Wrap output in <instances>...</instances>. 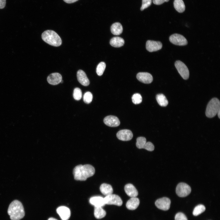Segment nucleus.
Listing matches in <instances>:
<instances>
[{"mask_svg":"<svg viewBox=\"0 0 220 220\" xmlns=\"http://www.w3.org/2000/svg\"><path fill=\"white\" fill-rule=\"evenodd\" d=\"M95 172L94 168L90 164L77 165L73 170L74 179L79 181L86 180L87 178L93 176Z\"/></svg>","mask_w":220,"mask_h":220,"instance_id":"1","label":"nucleus"},{"mask_svg":"<svg viewBox=\"0 0 220 220\" xmlns=\"http://www.w3.org/2000/svg\"><path fill=\"white\" fill-rule=\"evenodd\" d=\"M8 213L11 220H20L24 216L25 212L23 205L18 200L13 201L8 209Z\"/></svg>","mask_w":220,"mask_h":220,"instance_id":"2","label":"nucleus"},{"mask_svg":"<svg viewBox=\"0 0 220 220\" xmlns=\"http://www.w3.org/2000/svg\"><path fill=\"white\" fill-rule=\"evenodd\" d=\"M42 38L45 42L53 46H58L62 44L60 37L53 30H47L43 32L42 34Z\"/></svg>","mask_w":220,"mask_h":220,"instance_id":"3","label":"nucleus"},{"mask_svg":"<svg viewBox=\"0 0 220 220\" xmlns=\"http://www.w3.org/2000/svg\"><path fill=\"white\" fill-rule=\"evenodd\" d=\"M220 110V102L216 98H212L208 102L205 112L206 116L212 118L215 116Z\"/></svg>","mask_w":220,"mask_h":220,"instance_id":"4","label":"nucleus"},{"mask_svg":"<svg viewBox=\"0 0 220 220\" xmlns=\"http://www.w3.org/2000/svg\"><path fill=\"white\" fill-rule=\"evenodd\" d=\"M174 65L181 77L184 79H187L189 77V71L185 64L182 61L178 60L176 61Z\"/></svg>","mask_w":220,"mask_h":220,"instance_id":"5","label":"nucleus"},{"mask_svg":"<svg viewBox=\"0 0 220 220\" xmlns=\"http://www.w3.org/2000/svg\"><path fill=\"white\" fill-rule=\"evenodd\" d=\"M190 186L186 183L181 182L177 185L176 192L178 196L180 197H185L188 195L191 192Z\"/></svg>","mask_w":220,"mask_h":220,"instance_id":"6","label":"nucleus"},{"mask_svg":"<svg viewBox=\"0 0 220 220\" xmlns=\"http://www.w3.org/2000/svg\"><path fill=\"white\" fill-rule=\"evenodd\" d=\"M169 40L172 44L178 46H183L186 45L188 41L182 35L178 34H174L169 37Z\"/></svg>","mask_w":220,"mask_h":220,"instance_id":"7","label":"nucleus"},{"mask_svg":"<svg viewBox=\"0 0 220 220\" xmlns=\"http://www.w3.org/2000/svg\"><path fill=\"white\" fill-rule=\"evenodd\" d=\"M104 199L105 204L121 206L123 204L120 197L116 194H112L106 196Z\"/></svg>","mask_w":220,"mask_h":220,"instance_id":"8","label":"nucleus"},{"mask_svg":"<svg viewBox=\"0 0 220 220\" xmlns=\"http://www.w3.org/2000/svg\"><path fill=\"white\" fill-rule=\"evenodd\" d=\"M170 200L169 198L163 197L157 200L155 202V204L158 208L167 211L170 208Z\"/></svg>","mask_w":220,"mask_h":220,"instance_id":"9","label":"nucleus"},{"mask_svg":"<svg viewBox=\"0 0 220 220\" xmlns=\"http://www.w3.org/2000/svg\"><path fill=\"white\" fill-rule=\"evenodd\" d=\"M162 47V43L160 41L148 40L146 42V49L150 52L158 51L160 50Z\"/></svg>","mask_w":220,"mask_h":220,"instance_id":"10","label":"nucleus"},{"mask_svg":"<svg viewBox=\"0 0 220 220\" xmlns=\"http://www.w3.org/2000/svg\"><path fill=\"white\" fill-rule=\"evenodd\" d=\"M118 138L123 141L131 140L133 137L132 132L130 130L123 129L119 131L116 134Z\"/></svg>","mask_w":220,"mask_h":220,"instance_id":"11","label":"nucleus"},{"mask_svg":"<svg viewBox=\"0 0 220 220\" xmlns=\"http://www.w3.org/2000/svg\"><path fill=\"white\" fill-rule=\"evenodd\" d=\"M104 122L106 125L112 127L119 126L120 122L119 119L113 116H108L105 117L104 119Z\"/></svg>","mask_w":220,"mask_h":220,"instance_id":"12","label":"nucleus"},{"mask_svg":"<svg viewBox=\"0 0 220 220\" xmlns=\"http://www.w3.org/2000/svg\"><path fill=\"white\" fill-rule=\"evenodd\" d=\"M57 212L62 220H68L71 215V211L68 207L61 206L58 207Z\"/></svg>","mask_w":220,"mask_h":220,"instance_id":"13","label":"nucleus"},{"mask_svg":"<svg viewBox=\"0 0 220 220\" xmlns=\"http://www.w3.org/2000/svg\"><path fill=\"white\" fill-rule=\"evenodd\" d=\"M136 77L139 81L145 84L150 83L153 81L152 76L148 72H139L137 74Z\"/></svg>","mask_w":220,"mask_h":220,"instance_id":"14","label":"nucleus"},{"mask_svg":"<svg viewBox=\"0 0 220 220\" xmlns=\"http://www.w3.org/2000/svg\"><path fill=\"white\" fill-rule=\"evenodd\" d=\"M62 80V76L58 73H51L47 78L48 82L52 85L58 84L61 82Z\"/></svg>","mask_w":220,"mask_h":220,"instance_id":"15","label":"nucleus"},{"mask_svg":"<svg viewBox=\"0 0 220 220\" xmlns=\"http://www.w3.org/2000/svg\"><path fill=\"white\" fill-rule=\"evenodd\" d=\"M77 76L78 80L81 84L85 86L89 85V80L84 71L79 70L77 72Z\"/></svg>","mask_w":220,"mask_h":220,"instance_id":"16","label":"nucleus"},{"mask_svg":"<svg viewBox=\"0 0 220 220\" xmlns=\"http://www.w3.org/2000/svg\"><path fill=\"white\" fill-rule=\"evenodd\" d=\"M124 190L127 195L131 197H136L138 195L137 189L131 184H126L124 187Z\"/></svg>","mask_w":220,"mask_h":220,"instance_id":"17","label":"nucleus"},{"mask_svg":"<svg viewBox=\"0 0 220 220\" xmlns=\"http://www.w3.org/2000/svg\"><path fill=\"white\" fill-rule=\"evenodd\" d=\"M90 203L94 207H102L105 204L104 198L100 196H95L91 197Z\"/></svg>","mask_w":220,"mask_h":220,"instance_id":"18","label":"nucleus"},{"mask_svg":"<svg viewBox=\"0 0 220 220\" xmlns=\"http://www.w3.org/2000/svg\"><path fill=\"white\" fill-rule=\"evenodd\" d=\"M140 201L138 198L136 197H131L127 202L126 206L130 210L136 209L138 206Z\"/></svg>","mask_w":220,"mask_h":220,"instance_id":"19","label":"nucleus"},{"mask_svg":"<svg viewBox=\"0 0 220 220\" xmlns=\"http://www.w3.org/2000/svg\"><path fill=\"white\" fill-rule=\"evenodd\" d=\"M100 189L102 193L105 196L112 194L113 192L111 185L106 183L102 184L100 186Z\"/></svg>","mask_w":220,"mask_h":220,"instance_id":"20","label":"nucleus"},{"mask_svg":"<svg viewBox=\"0 0 220 220\" xmlns=\"http://www.w3.org/2000/svg\"><path fill=\"white\" fill-rule=\"evenodd\" d=\"M110 43L112 46L114 47H119L124 45V41L122 38L119 37H115L111 39Z\"/></svg>","mask_w":220,"mask_h":220,"instance_id":"21","label":"nucleus"},{"mask_svg":"<svg viewBox=\"0 0 220 220\" xmlns=\"http://www.w3.org/2000/svg\"><path fill=\"white\" fill-rule=\"evenodd\" d=\"M111 31L112 33L114 35H119L123 32L122 26L119 22L115 23L112 25L111 27Z\"/></svg>","mask_w":220,"mask_h":220,"instance_id":"22","label":"nucleus"},{"mask_svg":"<svg viewBox=\"0 0 220 220\" xmlns=\"http://www.w3.org/2000/svg\"><path fill=\"white\" fill-rule=\"evenodd\" d=\"M174 5L175 9L179 13H182L185 10V6L182 0H174Z\"/></svg>","mask_w":220,"mask_h":220,"instance_id":"23","label":"nucleus"},{"mask_svg":"<svg viewBox=\"0 0 220 220\" xmlns=\"http://www.w3.org/2000/svg\"><path fill=\"white\" fill-rule=\"evenodd\" d=\"M156 99L158 104L161 106H166L168 103L165 96L163 94H158L156 95Z\"/></svg>","mask_w":220,"mask_h":220,"instance_id":"24","label":"nucleus"},{"mask_svg":"<svg viewBox=\"0 0 220 220\" xmlns=\"http://www.w3.org/2000/svg\"><path fill=\"white\" fill-rule=\"evenodd\" d=\"M106 215V211L102 207H94V215L96 218H102L105 217Z\"/></svg>","mask_w":220,"mask_h":220,"instance_id":"25","label":"nucleus"},{"mask_svg":"<svg viewBox=\"0 0 220 220\" xmlns=\"http://www.w3.org/2000/svg\"><path fill=\"white\" fill-rule=\"evenodd\" d=\"M205 209V207L204 205H198L194 208L193 211V214L195 216L198 215L204 211Z\"/></svg>","mask_w":220,"mask_h":220,"instance_id":"26","label":"nucleus"},{"mask_svg":"<svg viewBox=\"0 0 220 220\" xmlns=\"http://www.w3.org/2000/svg\"><path fill=\"white\" fill-rule=\"evenodd\" d=\"M146 142L145 138L142 137H139L137 139L136 146L139 149L144 148Z\"/></svg>","mask_w":220,"mask_h":220,"instance_id":"27","label":"nucleus"},{"mask_svg":"<svg viewBox=\"0 0 220 220\" xmlns=\"http://www.w3.org/2000/svg\"><path fill=\"white\" fill-rule=\"evenodd\" d=\"M106 64L104 62H101L97 65L96 68V72L99 76L101 75L105 69Z\"/></svg>","mask_w":220,"mask_h":220,"instance_id":"28","label":"nucleus"},{"mask_svg":"<svg viewBox=\"0 0 220 220\" xmlns=\"http://www.w3.org/2000/svg\"><path fill=\"white\" fill-rule=\"evenodd\" d=\"M133 102L135 104H138L141 102L142 97L141 95L138 93L133 94L132 97Z\"/></svg>","mask_w":220,"mask_h":220,"instance_id":"29","label":"nucleus"},{"mask_svg":"<svg viewBox=\"0 0 220 220\" xmlns=\"http://www.w3.org/2000/svg\"><path fill=\"white\" fill-rule=\"evenodd\" d=\"M73 97L74 99L76 100H80L82 97V92L81 89L79 88L74 89L73 93Z\"/></svg>","mask_w":220,"mask_h":220,"instance_id":"30","label":"nucleus"},{"mask_svg":"<svg viewBox=\"0 0 220 220\" xmlns=\"http://www.w3.org/2000/svg\"><path fill=\"white\" fill-rule=\"evenodd\" d=\"M93 99V95L90 92H87L85 93L83 97V100L85 103L86 104L90 103Z\"/></svg>","mask_w":220,"mask_h":220,"instance_id":"31","label":"nucleus"},{"mask_svg":"<svg viewBox=\"0 0 220 220\" xmlns=\"http://www.w3.org/2000/svg\"><path fill=\"white\" fill-rule=\"evenodd\" d=\"M152 0H142V4L141 8V11L148 8L151 4Z\"/></svg>","mask_w":220,"mask_h":220,"instance_id":"32","label":"nucleus"},{"mask_svg":"<svg viewBox=\"0 0 220 220\" xmlns=\"http://www.w3.org/2000/svg\"><path fill=\"white\" fill-rule=\"evenodd\" d=\"M175 220H188L187 218L183 213L182 212L177 213L175 217Z\"/></svg>","mask_w":220,"mask_h":220,"instance_id":"33","label":"nucleus"},{"mask_svg":"<svg viewBox=\"0 0 220 220\" xmlns=\"http://www.w3.org/2000/svg\"><path fill=\"white\" fill-rule=\"evenodd\" d=\"M144 148L148 151H152L154 149V146L150 142H146Z\"/></svg>","mask_w":220,"mask_h":220,"instance_id":"34","label":"nucleus"},{"mask_svg":"<svg viewBox=\"0 0 220 220\" xmlns=\"http://www.w3.org/2000/svg\"><path fill=\"white\" fill-rule=\"evenodd\" d=\"M169 0H153V3L156 5H161L165 2H168Z\"/></svg>","mask_w":220,"mask_h":220,"instance_id":"35","label":"nucleus"},{"mask_svg":"<svg viewBox=\"0 0 220 220\" xmlns=\"http://www.w3.org/2000/svg\"><path fill=\"white\" fill-rule=\"evenodd\" d=\"M6 0H0V9L4 8L6 4Z\"/></svg>","mask_w":220,"mask_h":220,"instance_id":"36","label":"nucleus"},{"mask_svg":"<svg viewBox=\"0 0 220 220\" xmlns=\"http://www.w3.org/2000/svg\"><path fill=\"white\" fill-rule=\"evenodd\" d=\"M65 2L67 3H74L78 0H63Z\"/></svg>","mask_w":220,"mask_h":220,"instance_id":"37","label":"nucleus"},{"mask_svg":"<svg viewBox=\"0 0 220 220\" xmlns=\"http://www.w3.org/2000/svg\"><path fill=\"white\" fill-rule=\"evenodd\" d=\"M48 220H58L56 219L53 218H49Z\"/></svg>","mask_w":220,"mask_h":220,"instance_id":"38","label":"nucleus"},{"mask_svg":"<svg viewBox=\"0 0 220 220\" xmlns=\"http://www.w3.org/2000/svg\"><path fill=\"white\" fill-rule=\"evenodd\" d=\"M217 114H218V117L219 118V119H220V110L218 112Z\"/></svg>","mask_w":220,"mask_h":220,"instance_id":"39","label":"nucleus"},{"mask_svg":"<svg viewBox=\"0 0 220 220\" xmlns=\"http://www.w3.org/2000/svg\"><path fill=\"white\" fill-rule=\"evenodd\" d=\"M63 82V80H62L61 81V83H62Z\"/></svg>","mask_w":220,"mask_h":220,"instance_id":"40","label":"nucleus"}]
</instances>
